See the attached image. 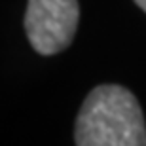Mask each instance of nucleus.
<instances>
[{
    "label": "nucleus",
    "instance_id": "obj_1",
    "mask_svg": "<svg viewBox=\"0 0 146 146\" xmlns=\"http://www.w3.org/2000/svg\"><path fill=\"white\" fill-rule=\"evenodd\" d=\"M78 146H146L139 101L121 86H99L84 101L76 118Z\"/></svg>",
    "mask_w": 146,
    "mask_h": 146
},
{
    "label": "nucleus",
    "instance_id": "obj_2",
    "mask_svg": "<svg viewBox=\"0 0 146 146\" xmlns=\"http://www.w3.org/2000/svg\"><path fill=\"white\" fill-rule=\"evenodd\" d=\"M80 19L78 0H29L25 31L29 42L42 55L68 48Z\"/></svg>",
    "mask_w": 146,
    "mask_h": 146
},
{
    "label": "nucleus",
    "instance_id": "obj_3",
    "mask_svg": "<svg viewBox=\"0 0 146 146\" xmlns=\"http://www.w3.org/2000/svg\"><path fill=\"white\" fill-rule=\"evenodd\" d=\"M137 2V6H139V8H142V10L146 11V0H135Z\"/></svg>",
    "mask_w": 146,
    "mask_h": 146
}]
</instances>
